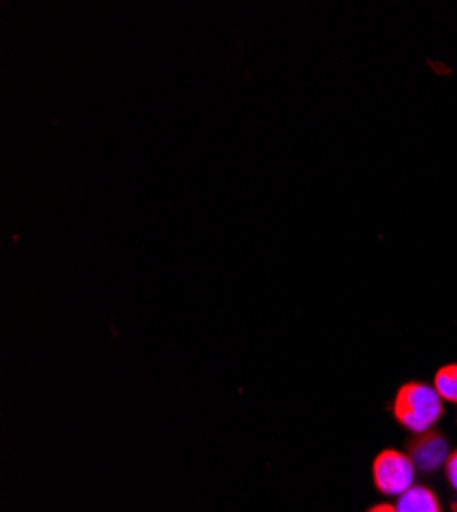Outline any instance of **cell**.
<instances>
[{
	"label": "cell",
	"mask_w": 457,
	"mask_h": 512,
	"mask_svg": "<svg viewBox=\"0 0 457 512\" xmlns=\"http://www.w3.org/2000/svg\"><path fill=\"white\" fill-rule=\"evenodd\" d=\"M445 414V404L433 383L406 381L396 390L392 400V416L404 431L423 435L433 431Z\"/></svg>",
	"instance_id": "obj_1"
},
{
	"label": "cell",
	"mask_w": 457,
	"mask_h": 512,
	"mask_svg": "<svg viewBox=\"0 0 457 512\" xmlns=\"http://www.w3.org/2000/svg\"><path fill=\"white\" fill-rule=\"evenodd\" d=\"M414 474H417V467H414L408 453L398 449H382L371 463V478L373 486L384 496L398 498L406 490L414 486Z\"/></svg>",
	"instance_id": "obj_2"
},
{
	"label": "cell",
	"mask_w": 457,
	"mask_h": 512,
	"mask_svg": "<svg viewBox=\"0 0 457 512\" xmlns=\"http://www.w3.org/2000/svg\"><path fill=\"white\" fill-rule=\"evenodd\" d=\"M406 453L412 459L417 472L421 474H435L441 467H445L447 457L451 453L449 441L443 431H427L423 435H414L406 443Z\"/></svg>",
	"instance_id": "obj_3"
},
{
	"label": "cell",
	"mask_w": 457,
	"mask_h": 512,
	"mask_svg": "<svg viewBox=\"0 0 457 512\" xmlns=\"http://www.w3.org/2000/svg\"><path fill=\"white\" fill-rule=\"evenodd\" d=\"M394 506L396 512H443L435 490L423 484H414L410 490L398 496Z\"/></svg>",
	"instance_id": "obj_4"
},
{
	"label": "cell",
	"mask_w": 457,
	"mask_h": 512,
	"mask_svg": "<svg viewBox=\"0 0 457 512\" xmlns=\"http://www.w3.org/2000/svg\"><path fill=\"white\" fill-rule=\"evenodd\" d=\"M433 388L443 402L457 404V363H447L435 371Z\"/></svg>",
	"instance_id": "obj_5"
},
{
	"label": "cell",
	"mask_w": 457,
	"mask_h": 512,
	"mask_svg": "<svg viewBox=\"0 0 457 512\" xmlns=\"http://www.w3.org/2000/svg\"><path fill=\"white\" fill-rule=\"evenodd\" d=\"M445 480L449 484V488L457 494V449H453L447 457V463H445Z\"/></svg>",
	"instance_id": "obj_6"
},
{
	"label": "cell",
	"mask_w": 457,
	"mask_h": 512,
	"mask_svg": "<svg viewBox=\"0 0 457 512\" xmlns=\"http://www.w3.org/2000/svg\"><path fill=\"white\" fill-rule=\"evenodd\" d=\"M365 512H396V506L390 502H380V504H373Z\"/></svg>",
	"instance_id": "obj_7"
},
{
	"label": "cell",
	"mask_w": 457,
	"mask_h": 512,
	"mask_svg": "<svg viewBox=\"0 0 457 512\" xmlns=\"http://www.w3.org/2000/svg\"><path fill=\"white\" fill-rule=\"evenodd\" d=\"M451 512H457V504H453V510Z\"/></svg>",
	"instance_id": "obj_8"
}]
</instances>
